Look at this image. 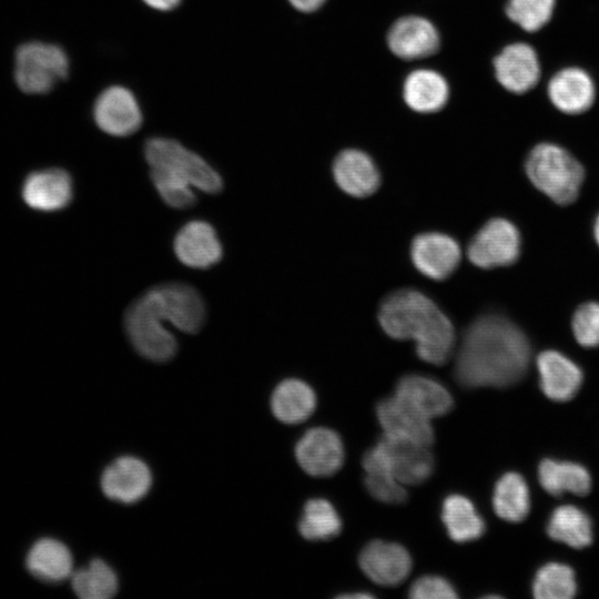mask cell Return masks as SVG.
Here are the masks:
<instances>
[{
    "mask_svg": "<svg viewBox=\"0 0 599 599\" xmlns=\"http://www.w3.org/2000/svg\"><path fill=\"white\" fill-rule=\"evenodd\" d=\"M441 520L448 536L456 542L473 541L485 531L484 519L474 504L459 494H451L444 499Z\"/></svg>",
    "mask_w": 599,
    "mask_h": 599,
    "instance_id": "cell-27",
    "label": "cell"
},
{
    "mask_svg": "<svg viewBox=\"0 0 599 599\" xmlns=\"http://www.w3.org/2000/svg\"><path fill=\"white\" fill-rule=\"evenodd\" d=\"M556 0H508L507 17L528 32L541 29L551 18Z\"/></svg>",
    "mask_w": 599,
    "mask_h": 599,
    "instance_id": "cell-34",
    "label": "cell"
},
{
    "mask_svg": "<svg viewBox=\"0 0 599 599\" xmlns=\"http://www.w3.org/2000/svg\"><path fill=\"white\" fill-rule=\"evenodd\" d=\"M316 407L312 387L297 378L281 382L273 390L271 408L274 416L285 424H298L307 419Z\"/></svg>",
    "mask_w": 599,
    "mask_h": 599,
    "instance_id": "cell-26",
    "label": "cell"
},
{
    "mask_svg": "<svg viewBox=\"0 0 599 599\" xmlns=\"http://www.w3.org/2000/svg\"><path fill=\"white\" fill-rule=\"evenodd\" d=\"M93 118L100 130L113 136H126L139 130L142 112L134 94L121 85L100 93L93 106Z\"/></svg>",
    "mask_w": 599,
    "mask_h": 599,
    "instance_id": "cell-9",
    "label": "cell"
},
{
    "mask_svg": "<svg viewBox=\"0 0 599 599\" xmlns=\"http://www.w3.org/2000/svg\"><path fill=\"white\" fill-rule=\"evenodd\" d=\"M525 169L530 182L555 203L568 205L577 200L585 170L564 148L537 144L529 152Z\"/></svg>",
    "mask_w": 599,
    "mask_h": 599,
    "instance_id": "cell-5",
    "label": "cell"
},
{
    "mask_svg": "<svg viewBox=\"0 0 599 599\" xmlns=\"http://www.w3.org/2000/svg\"><path fill=\"white\" fill-rule=\"evenodd\" d=\"M389 50L403 60H417L434 54L440 44L436 27L419 16L396 20L387 33Z\"/></svg>",
    "mask_w": 599,
    "mask_h": 599,
    "instance_id": "cell-15",
    "label": "cell"
},
{
    "mask_svg": "<svg viewBox=\"0 0 599 599\" xmlns=\"http://www.w3.org/2000/svg\"><path fill=\"white\" fill-rule=\"evenodd\" d=\"M405 103L419 113L439 111L448 101L449 87L446 79L429 69L410 72L403 85Z\"/></svg>",
    "mask_w": 599,
    "mask_h": 599,
    "instance_id": "cell-24",
    "label": "cell"
},
{
    "mask_svg": "<svg viewBox=\"0 0 599 599\" xmlns=\"http://www.w3.org/2000/svg\"><path fill=\"white\" fill-rule=\"evenodd\" d=\"M394 395L429 419L449 413L454 406L453 396L443 384L418 374L403 376Z\"/></svg>",
    "mask_w": 599,
    "mask_h": 599,
    "instance_id": "cell-18",
    "label": "cell"
},
{
    "mask_svg": "<svg viewBox=\"0 0 599 599\" xmlns=\"http://www.w3.org/2000/svg\"><path fill=\"white\" fill-rule=\"evenodd\" d=\"M408 596L413 599H454L458 597L454 586L439 576H423L410 586Z\"/></svg>",
    "mask_w": 599,
    "mask_h": 599,
    "instance_id": "cell-36",
    "label": "cell"
},
{
    "mask_svg": "<svg viewBox=\"0 0 599 599\" xmlns=\"http://www.w3.org/2000/svg\"><path fill=\"white\" fill-rule=\"evenodd\" d=\"M71 586L81 599H109L119 588L114 570L103 560L93 559L87 567L73 571Z\"/></svg>",
    "mask_w": 599,
    "mask_h": 599,
    "instance_id": "cell-31",
    "label": "cell"
},
{
    "mask_svg": "<svg viewBox=\"0 0 599 599\" xmlns=\"http://www.w3.org/2000/svg\"><path fill=\"white\" fill-rule=\"evenodd\" d=\"M537 367L540 388L552 400H569L581 386L582 373L580 368L557 351L541 352L537 358Z\"/></svg>",
    "mask_w": 599,
    "mask_h": 599,
    "instance_id": "cell-20",
    "label": "cell"
},
{
    "mask_svg": "<svg viewBox=\"0 0 599 599\" xmlns=\"http://www.w3.org/2000/svg\"><path fill=\"white\" fill-rule=\"evenodd\" d=\"M152 474L148 465L133 456H122L112 461L101 476L103 494L111 500L133 504L150 490Z\"/></svg>",
    "mask_w": 599,
    "mask_h": 599,
    "instance_id": "cell-10",
    "label": "cell"
},
{
    "mask_svg": "<svg viewBox=\"0 0 599 599\" xmlns=\"http://www.w3.org/2000/svg\"><path fill=\"white\" fill-rule=\"evenodd\" d=\"M410 255L415 267L422 274L443 281L457 268L461 251L459 244L449 235L429 232L413 240Z\"/></svg>",
    "mask_w": 599,
    "mask_h": 599,
    "instance_id": "cell-12",
    "label": "cell"
},
{
    "mask_svg": "<svg viewBox=\"0 0 599 599\" xmlns=\"http://www.w3.org/2000/svg\"><path fill=\"white\" fill-rule=\"evenodd\" d=\"M358 564L372 581L393 587L408 577L413 561L409 552L402 545L373 540L362 549Z\"/></svg>",
    "mask_w": 599,
    "mask_h": 599,
    "instance_id": "cell-11",
    "label": "cell"
},
{
    "mask_svg": "<svg viewBox=\"0 0 599 599\" xmlns=\"http://www.w3.org/2000/svg\"><path fill=\"white\" fill-rule=\"evenodd\" d=\"M547 532L551 539L576 549L585 548L592 541L590 518L572 505H564L552 511Z\"/></svg>",
    "mask_w": 599,
    "mask_h": 599,
    "instance_id": "cell-29",
    "label": "cell"
},
{
    "mask_svg": "<svg viewBox=\"0 0 599 599\" xmlns=\"http://www.w3.org/2000/svg\"><path fill=\"white\" fill-rule=\"evenodd\" d=\"M593 233H595V238L599 245V214L595 221V225H593Z\"/></svg>",
    "mask_w": 599,
    "mask_h": 599,
    "instance_id": "cell-40",
    "label": "cell"
},
{
    "mask_svg": "<svg viewBox=\"0 0 599 599\" xmlns=\"http://www.w3.org/2000/svg\"><path fill=\"white\" fill-rule=\"evenodd\" d=\"M378 321L395 339H413L417 356L429 364H445L455 347V329L446 314L416 290H399L380 305Z\"/></svg>",
    "mask_w": 599,
    "mask_h": 599,
    "instance_id": "cell-3",
    "label": "cell"
},
{
    "mask_svg": "<svg viewBox=\"0 0 599 599\" xmlns=\"http://www.w3.org/2000/svg\"><path fill=\"white\" fill-rule=\"evenodd\" d=\"M376 416L386 436L426 446L434 443L435 435L430 419L395 395L377 404Z\"/></svg>",
    "mask_w": 599,
    "mask_h": 599,
    "instance_id": "cell-14",
    "label": "cell"
},
{
    "mask_svg": "<svg viewBox=\"0 0 599 599\" xmlns=\"http://www.w3.org/2000/svg\"><path fill=\"white\" fill-rule=\"evenodd\" d=\"M326 0H288V2L301 12H314L318 10Z\"/></svg>",
    "mask_w": 599,
    "mask_h": 599,
    "instance_id": "cell-37",
    "label": "cell"
},
{
    "mask_svg": "<svg viewBox=\"0 0 599 599\" xmlns=\"http://www.w3.org/2000/svg\"><path fill=\"white\" fill-rule=\"evenodd\" d=\"M22 196L32 209L57 211L65 207L72 199V181L68 172L50 169L34 172L23 184Z\"/></svg>",
    "mask_w": 599,
    "mask_h": 599,
    "instance_id": "cell-22",
    "label": "cell"
},
{
    "mask_svg": "<svg viewBox=\"0 0 599 599\" xmlns=\"http://www.w3.org/2000/svg\"><path fill=\"white\" fill-rule=\"evenodd\" d=\"M572 332L581 346L599 345V303L588 302L577 308L572 317Z\"/></svg>",
    "mask_w": 599,
    "mask_h": 599,
    "instance_id": "cell-35",
    "label": "cell"
},
{
    "mask_svg": "<svg viewBox=\"0 0 599 599\" xmlns=\"http://www.w3.org/2000/svg\"><path fill=\"white\" fill-rule=\"evenodd\" d=\"M377 444L383 449L393 475L403 485H419L432 476L435 463L429 446L384 434Z\"/></svg>",
    "mask_w": 599,
    "mask_h": 599,
    "instance_id": "cell-13",
    "label": "cell"
},
{
    "mask_svg": "<svg viewBox=\"0 0 599 599\" xmlns=\"http://www.w3.org/2000/svg\"><path fill=\"white\" fill-rule=\"evenodd\" d=\"M295 457L302 469L314 477H328L344 463V446L339 435L326 427L308 429L295 446Z\"/></svg>",
    "mask_w": 599,
    "mask_h": 599,
    "instance_id": "cell-8",
    "label": "cell"
},
{
    "mask_svg": "<svg viewBox=\"0 0 599 599\" xmlns=\"http://www.w3.org/2000/svg\"><path fill=\"white\" fill-rule=\"evenodd\" d=\"M551 103L567 114L587 111L595 100V84L590 75L580 68H565L558 71L548 83Z\"/></svg>",
    "mask_w": 599,
    "mask_h": 599,
    "instance_id": "cell-19",
    "label": "cell"
},
{
    "mask_svg": "<svg viewBox=\"0 0 599 599\" xmlns=\"http://www.w3.org/2000/svg\"><path fill=\"white\" fill-rule=\"evenodd\" d=\"M300 534L307 540L321 541L339 535L342 520L334 506L324 498L305 502L298 521Z\"/></svg>",
    "mask_w": 599,
    "mask_h": 599,
    "instance_id": "cell-32",
    "label": "cell"
},
{
    "mask_svg": "<svg viewBox=\"0 0 599 599\" xmlns=\"http://www.w3.org/2000/svg\"><path fill=\"white\" fill-rule=\"evenodd\" d=\"M69 60L55 44L28 42L16 53L14 78L26 93L39 94L50 91L68 75Z\"/></svg>",
    "mask_w": 599,
    "mask_h": 599,
    "instance_id": "cell-6",
    "label": "cell"
},
{
    "mask_svg": "<svg viewBox=\"0 0 599 599\" xmlns=\"http://www.w3.org/2000/svg\"><path fill=\"white\" fill-rule=\"evenodd\" d=\"M149 7L159 11H170L176 8L181 0H142Z\"/></svg>",
    "mask_w": 599,
    "mask_h": 599,
    "instance_id": "cell-38",
    "label": "cell"
},
{
    "mask_svg": "<svg viewBox=\"0 0 599 599\" xmlns=\"http://www.w3.org/2000/svg\"><path fill=\"white\" fill-rule=\"evenodd\" d=\"M576 590L573 570L558 562L542 566L532 582V593L538 599H569Z\"/></svg>",
    "mask_w": 599,
    "mask_h": 599,
    "instance_id": "cell-33",
    "label": "cell"
},
{
    "mask_svg": "<svg viewBox=\"0 0 599 599\" xmlns=\"http://www.w3.org/2000/svg\"><path fill=\"white\" fill-rule=\"evenodd\" d=\"M174 252L181 263L193 268L217 264L223 250L213 226L194 220L183 225L174 238Z\"/></svg>",
    "mask_w": 599,
    "mask_h": 599,
    "instance_id": "cell-17",
    "label": "cell"
},
{
    "mask_svg": "<svg viewBox=\"0 0 599 599\" xmlns=\"http://www.w3.org/2000/svg\"><path fill=\"white\" fill-rule=\"evenodd\" d=\"M495 75L507 91L521 94L539 81L540 64L532 47L516 42L505 47L494 59Z\"/></svg>",
    "mask_w": 599,
    "mask_h": 599,
    "instance_id": "cell-16",
    "label": "cell"
},
{
    "mask_svg": "<svg viewBox=\"0 0 599 599\" xmlns=\"http://www.w3.org/2000/svg\"><path fill=\"white\" fill-rule=\"evenodd\" d=\"M495 512L504 520L519 522L530 509L528 486L521 475L507 473L496 483L493 496Z\"/></svg>",
    "mask_w": 599,
    "mask_h": 599,
    "instance_id": "cell-30",
    "label": "cell"
},
{
    "mask_svg": "<svg viewBox=\"0 0 599 599\" xmlns=\"http://www.w3.org/2000/svg\"><path fill=\"white\" fill-rule=\"evenodd\" d=\"M144 155L155 189L171 207L192 206L196 202L193 189L215 194L223 187L220 174L204 159L175 140L149 139Z\"/></svg>",
    "mask_w": 599,
    "mask_h": 599,
    "instance_id": "cell-4",
    "label": "cell"
},
{
    "mask_svg": "<svg viewBox=\"0 0 599 599\" xmlns=\"http://www.w3.org/2000/svg\"><path fill=\"white\" fill-rule=\"evenodd\" d=\"M530 361L524 332L508 318L489 314L478 317L463 334L454 374L464 387H507L519 382Z\"/></svg>",
    "mask_w": 599,
    "mask_h": 599,
    "instance_id": "cell-1",
    "label": "cell"
},
{
    "mask_svg": "<svg viewBox=\"0 0 599 599\" xmlns=\"http://www.w3.org/2000/svg\"><path fill=\"white\" fill-rule=\"evenodd\" d=\"M469 261L480 268L508 266L520 254V235L508 220H489L473 237L467 250Z\"/></svg>",
    "mask_w": 599,
    "mask_h": 599,
    "instance_id": "cell-7",
    "label": "cell"
},
{
    "mask_svg": "<svg viewBox=\"0 0 599 599\" xmlns=\"http://www.w3.org/2000/svg\"><path fill=\"white\" fill-rule=\"evenodd\" d=\"M205 307L196 290L184 283L158 285L128 308L124 326L135 351L153 362L171 359L177 349L166 323L184 333H196L203 325Z\"/></svg>",
    "mask_w": 599,
    "mask_h": 599,
    "instance_id": "cell-2",
    "label": "cell"
},
{
    "mask_svg": "<svg viewBox=\"0 0 599 599\" xmlns=\"http://www.w3.org/2000/svg\"><path fill=\"white\" fill-rule=\"evenodd\" d=\"M364 485L368 494L378 501L398 505L407 500L405 485L393 475L386 456L378 444L363 456Z\"/></svg>",
    "mask_w": 599,
    "mask_h": 599,
    "instance_id": "cell-25",
    "label": "cell"
},
{
    "mask_svg": "<svg viewBox=\"0 0 599 599\" xmlns=\"http://www.w3.org/2000/svg\"><path fill=\"white\" fill-rule=\"evenodd\" d=\"M333 174L337 185L355 197L373 194L380 181L378 170L370 156L356 149L344 150L336 156Z\"/></svg>",
    "mask_w": 599,
    "mask_h": 599,
    "instance_id": "cell-21",
    "label": "cell"
},
{
    "mask_svg": "<svg viewBox=\"0 0 599 599\" xmlns=\"http://www.w3.org/2000/svg\"><path fill=\"white\" fill-rule=\"evenodd\" d=\"M538 478L541 487L554 496L564 493L583 496L591 488L588 470L571 461L544 459L538 467Z\"/></svg>",
    "mask_w": 599,
    "mask_h": 599,
    "instance_id": "cell-28",
    "label": "cell"
},
{
    "mask_svg": "<svg viewBox=\"0 0 599 599\" xmlns=\"http://www.w3.org/2000/svg\"><path fill=\"white\" fill-rule=\"evenodd\" d=\"M370 598L373 597L372 595L367 593V592H357V593H346V595H341V598Z\"/></svg>",
    "mask_w": 599,
    "mask_h": 599,
    "instance_id": "cell-39",
    "label": "cell"
},
{
    "mask_svg": "<svg viewBox=\"0 0 599 599\" xmlns=\"http://www.w3.org/2000/svg\"><path fill=\"white\" fill-rule=\"evenodd\" d=\"M26 565L29 572L45 582H61L73 573L69 548L53 538L39 539L30 548Z\"/></svg>",
    "mask_w": 599,
    "mask_h": 599,
    "instance_id": "cell-23",
    "label": "cell"
}]
</instances>
